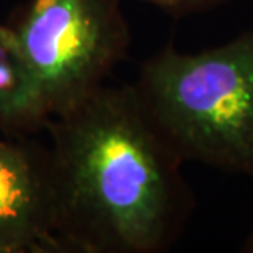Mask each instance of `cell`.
Masks as SVG:
<instances>
[{
    "label": "cell",
    "instance_id": "6da1fadb",
    "mask_svg": "<svg viewBox=\"0 0 253 253\" xmlns=\"http://www.w3.org/2000/svg\"><path fill=\"white\" fill-rule=\"evenodd\" d=\"M53 225L59 247L160 253L194 211L183 160L146 117L131 85H100L48 122Z\"/></svg>",
    "mask_w": 253,
    "mask_h": 253
},
{
    "label": "cell",
    "instance_id": "7a4b0ae2",
    "mask_svg": "<svg viewBox=\"0 0 253 253\" xmlns=\"http://www.w3.org/2000/svg\"><path fill=\"white\" fill-rule=\"evenodd\" d=\"M150 122L186 161L253 178V28L220 46H166L131 85Z\"/></svg>",
    "mask_w": 253,
    "mask_h": 253
},
{
    "label": "cell",
    "instance_id": "3957f363",
    "mask_svg": "<svg viewBox=\"0 0 253 253\" xmlns=\"http://www.w3.org/2000/svg\"><path fill=\"white\" fill-rule=\"evenodd\" d=\"M10 28L51 119L99 89L131 42L122 0H30Z\"/></svg>",
    "mask_w": 253,
    "mask_h": 253
},
{
    "label": "cell",
    "instance_id": "277c9868",
    "mask_svg": "<svg viewBox=\"0 0 253 253\" xmlns=\"http://www.w3.org/2000/svg\"><path fill=\"white\" fill-rule=\"evenodd\" d=\"M59 247L53 225L48 150L0 138V253Z\"/></svg>",
    "mask_w": 253,
    "mask_h": 253
},
{
    "label": "cell",
    "instance_id": "5b68a950",
    "mask_svg": "<svg viewBox=\"0 0 253 253\" xmlns=\"http://www.w3.org/2000/svg\"><path fill=\"white\" fill-rule=\"evenodd\" d=\"M51 120L10 25L0 23V131L22 135Z\"/></svg>",
    "mask_w": 253,
    "mask_h": 253
},
{
    "label": "cell",
    "instance_id": "8992f818",
    "mask_svg": "<svg viewBox=\"0 0 253 253\" xmlns=\"http://www.w3.org/2000/svg\"><path fill=\"white\" fill-rule=\"evenodd\" d=\"M145 2L156 5L158 8L165 10L166 13L183 17V15H189V13L207 12V10L229 3L232 0H145Z\"/></svg>",
    "mask_w": 253,
    "mask_h": 253
},
{
    "label": "cell",
    "instance_id": "52a82bcc",
    "mask_svg": "<svg viewBox=\"0 0 253 253\" xmlns=\"http://www.w3.org/2000/svg\"><path fill=\"white\" fill-rule=\"evenodd\" d=\"M240 252L242 253H253V230L250 232L249 235H247L245 242L240 247Z\"/></svg>",
    "mask_w": 253,
    "mask_h": 253
}]
</instances>
